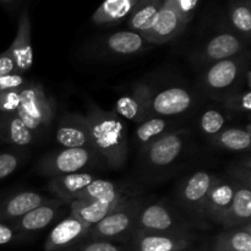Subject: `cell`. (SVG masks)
Listing matches in <instances>:
<instances>
[{"instance_id": "6da1fadb", "label": "cell", "mask_w": 251, "mask_h": 251, "mask_svg": "<svg viewBox=\"0 0 251 251\" xmlns=\"http://www.w3.org/2000/svg\"><path fill=\"white\" fill-rule=\"evenodd\" d=\"M85 118L93 151L108 167L120 168L129 152L125 123L114 110L105 112L97 104L90 105Z\"/></svg>"}, {"instance_id": "7a4b0ae2", "label": "cell", "mask_w": 251, "mask_h": 251, "mask_svg": "<svg viewBox=\"0 0 251 251\" xmlns=\"http://www.w3.org/2000/svg\"><path fill=\"white\" fill-rule=\"evenodd\" d=\"M207 228V222L184 216L166 201L145 203L136 225V230L153 233H198Z\"/></svg>"}, {"instance_id": "3957f363", "label": "cell", "mask_w": 251, "mask_h": 251, "mask_svg": "<svg viewBox=\"0 0 251 251\" xmlns=\"http://www.w3.org/2000/svg\"><path fill=\"white\" fill-rule=\"evenodd\" d=\"M145 205L144 196L137 195L113 211L88 229L86 240H107L126 244L136 230L137 218Z\"/></svg>"}, {"instance_id": "277c9868", "label": "cell", "mask_w": 251, "mask_h": 251, "mask_svg": "<svg viewBox=\"0 0 251 251\" xmlns=\"http://www.w3.org/2000/svg\"><path fill=\"white\" fill-rule=\"evenodd\" d=\"M249 53L206 65L200 82L203 91L215 100H222L226 96L239 90L244 74L249 69Z\"/></svg>"}, {"instance_id": "5b68a950", "label": "cell", "mask_w": 251, "mask_h": 251, "mask_svg": "<svg viewBox=\"0 0 251 251\" xmlns=\"http://www.w3.org/2000/svg\"><path fill=\"white\" fill-rule=\"evenodd\" d=\"M16 114L34 136L46 131L54 117V100L48 97L41 83L31 81L20 90Z\"/></svg>"}, {"instance_id": "8992f818", "label": "cell", "mask_w": 251, "mask_h": 251, "mask_svg": "<svg viewBox=\"0 0 251 251\" xmlns=\"http://www.w3.org/2000/svg\"><path fill=\"white\" fill-rule=\"evenodd\" d=\"M190 134L185 129H176L141 152V168L147 173H163L181 158L189 145Z\"/></svg>"}, {"instance_id": "52a82bcc", "label": "cell", "mask_w": 251, "mask_h": 251, "mask_svg": "<svg viewBox=\"0 0 251 251\" xmlns=\"http://www.w3.org/2000/svg\"><path fill=\"white\" fill-rule=\"evenodd\" d=\"M100 157L90 149H63L46 154L37 164L39 174L47 176H59L65 174L78 173L97 163Z\"/></svg>"}, {"instance_id": "ba28073f", "label": "cell", "mask_w": 251, "mask_h": 251, "mask_svg": "<svg viewBox=\"0 0 251 251\" xmlns=\"http://www.w3.org/2000/svg\"><path fill=\"white\" fill-rule=\"evenodd\" d=\"M215 179L216 176L213 174L206 171H199L180 181L176 193V200L186 215L195 220L206 222L203 218L206 201Z\"/></svg>"}, {"instance_id": "9c48e42d", "label": "cell", "mask_w": 251, "mask_h": 251, "mask_svg": "<svg viewBox=\"0 0 251 251\" xmlns=\"http://www.w3.org/2000/svg\"><path fill=\"white\" fill-rule=\"evenodd\" d=\"M198 233H153L135 230L129 251H179L196 247Z\"/></svg>"}, {"instance_id": "30bf717a", "label": "cell", "mask_w": 251, "mask_h": 251, "mask_svg": "<svg viewBox=\"0 0 251 251\" xmlns=\"http://www.w3.org/2000/svg\"><path fill=\"white\" fill-rule=\"evenodd\" d=\"M245 53V41L233 31H223L211 37L194 54L193 60L199 65H210L217 61L234 58Z\"/></svg>"}, {"instance_id": "8fae6325", "label": "cell", "mask_w": 251, "mask_h": 251, "mask_svg": "<svg viewBox=\"0 0 251 251\" xmlns=\"http://www.w3.org/2000/svg\"><path fill=\"white\" fill-rule=\"evenodd\" d=\"M66 206H69L68 203L59 199H48L41 206L29 211L22 217L9 222V225L21 235L22 239H26L27 237L46 229L51 223L59 220L65 213Z\"/></svg>"}, {"instance_id": "7c38bea8", "label": "cell", "mask_w": 251, "mask_h": 251, "mask_svg": "<svg viewBox=\"0 0 251 251\" xmlns=\"http://www.w3.org/2000/svg\"><path fill=\"white\" fill-rule=\"evenodd\" d=\"M195 96L185 87L173 86L162 90L153 95L152 92L150 103V117H161L171 119L179 117L193 108Z\"/></svg>"}, {"instance_id": "4fadbf2b", "label": "cell", "mask_w": 251, "mask_h": 251, "mask_svg": "<svg viewBox=\"0 0 251 251\" xmlns=\"http://www.w3.org/2000/svg\"><path fill=\"white\" fill-rule=\"evenodd\" d=\"M90 228L75 216L70 215L61 220L49 233L44 244L46 251H69L85 242Z\"/></svg>"}, {"instance_id": "5bb4252c", "label": "cell", "mask_w": 251, "mask_h": 251, "mask_svg": "<svg viewBox=\"0 0 251 251\" xmlns=\"http://www.w3.org/2000/svg\"><path fill=\"white\" fill-rule=\"evenodd\" d=\"M140 195L139 191L125 194L113 199H104V200L96 201H74L70 205V213L76 218L85 223L88 228L97 225L98 222L107 217L108 215L124 205L126 201L135 196Z\"/></svg>"}, {"instance_id": "9a60e30c", "label": "cell", "mask_w": 251, "mask_h": 251, "mask_svg": "<svg viewBox=\"0 0 251 251\" xmlns=\"http://www.w3.org/2000/svg\"><path fill=\"white\" fill-rule=\"evenodd\" d=\"M141 34L132 31H119L102 37L98 42V51L105 55L124 58L136 55L152 48Z\"/></svg>"}, {"instance_id": "2e32d148", "label": "cell", "mask_w": 251, "mask_h": 251, "mask_svg": "<svg viewBox=\"0 0 251 251\" xmlns=\"http://www.w3.org/2000/svg\"><path fill=\"white\" fill-rule=\"evenodd\" d=\"M152 88L146 83H137L131 92L119 97L114 105V112L122 118L135 123H142L150 118Z\"/></svg>"}, {"instance_id": "e0dca14e", "label": "cell", "mask_w": 251, "mask_h": 251, "mask_svg": "<svg viewBox=\"0 0 251 251\" xmlns=\"http://www.w3.org/2000/svg\"><path fill=\"white\" fill-rule=\"evenodd\" d=\"M237 183L238 181L232 176H225V178L216 176L215 183L211 186L206 201L205 213H203L205 221L210 220L220 225L234 198Z\"/></svg>"}, {"instance_id": "ac0fdd59", "label": "cell", "mask_w": 251, "mask_h": 251, "mask_svg": "<svg viewBox=\"0 0 251 251\" xmlns=\"http://www.w3.org/2000/svg\"><path fill=\"white\" fill-rule=\"evenodd\" d=\"M55 139L64 149L83 147L92 150L86 118L77 113L66 114L61 118L56 129Z\"/></svg>"}, {"instance_id": "d6986e66", "label": "cell", "mask_w": 251, "mask_h": 251, "mask_svg": "<svg viewBox=\"0 0 251 251\" xmlns=\"http://www.w3.org/2000/svg\"><path fill=\"white\" fill-rule=\"evenodd\" d=\"M31 19L28 10L25 9L19 17L17 32L14 42L6 49L12 56L19 74H25L31 70L33 65V48L31 42Z\"/></svg>"}, {"instance_id": "ffe728a7", "label": "cell", "mask_w": 251, "mask_h": 251, "mask_svg": "<svg viewBox=\"0 0 251 251\" xmlns=\"http://www.w3.org/2000/svg\"><path fill=\"white\" fill-rule=\"evenodd\" d=\"M48 200L34 191H19L0 199V223L12 222Z\"/></svg>"}, {"instance_id": "44dd1931", "label": "cell", "mask_w": 251, "mask_h": 251, "mask_svg": "<svg viewBox=\"0 0 251 251\" xmlns=\"http://www.w3.org/2000/svg\"><path fill=\"white\" fill-rule=\"evenodd\" d=\"M226 229L245 228L251 226V191L250 185L238 181L234 198L225 217L220 223Z\"/></svg>"}, {"instance_id": "7402d4cb", "label": "cell", "mask_w": 251, "mask_h": 251, "mask_svg": "<svg viewBox=\"0 0 251 251\" xmlns=\"http://www.w3.org/2000/svg\"><path fill=\"white\" fill-rule=\"evenodd\" d=\"M96 178L91 173H71L65 176H54L49 181L48 189L56 196V199L64 201L65 203L70 205L73 201H75L76 196L87 188Z\"/></svg>"}, {"instance_id": "603a6c76", "label": "cell", "mask_w": 251, "mask_h": 251, "mask_svg": "<svg viewBox=\"0 0 251 251\" xmlns=\"http://www.w3.org/2000/svg\"><path fill=\"white\" fill-rule=\"evenodd\" d=\"M185 28L186 27L181 24L176 12L163 2L153 28L145 39L153 46L168 43L183 33Z\"/></svg>"}, {"instance_id": "cb8c5ba5", "label": "cell", "mask_w": 251, "mask_h": 251, "mask_svg": "<svg viewBox=\"0 0 251 251\" xmlns=\"http://www.w3.org/2000/svg\"><path fill=\"white\" fill-rule=\"evenodd\" d=\"M173 120L161 117H150L142 123L135 131V142L139 147L140 153L146 151L150 146L161 140L169 132L174 131Z\"/></svg>"}, {"instance_id": "d4e9b609", "label": "cell", "mask_w": 251, "mask_h": 251, "mask_svg": "<svg viewBox=\"0 0 251 251\" xmlns=\"http://www.w3.org/2000/svg\"><path fill=\"white\" fill-rule=\"evenodd\" d=\"M140 0H107L92 15V22L98 26H114L130 16Z\"/></svg>"}, {"instance_id": "484cf974", "label": "cell", "mask_w": 251, "mask_h": 251, "mask_svg": "<svg viewBox=\"0 0 251 251\" xmlns=\"http://www.w3.org/2000/svg\"><path fill=\"white\" fill-rule=\"evenodd\" d=\"M162 5V0H140L134 11L127 17V24L131 31L146 38L153 28Z\"/></svg>"}, {"instance_id": "4316f807", "label": "cell", "mask_w": 251, "mask_h": 251, "mask_svg": "<svg viewBox=\"0 0 251 251\" xmlns=\"http://www.w3.org/2000/svg\"><path fill=\"white\" fill-rule=\"evenodd\" d=\"M134 191H136L134 186L127 183L97 178L76 196L75 201L104 200V199L118 198V196L125 195V194L134 193Z\"/></svg>"}, {"instance_id": "83f0119b", "label": "cell", "mask_w": 251, "mask_h": 251, "mask_svg": "<svg viewBox=\"0 0 251 251\" xmlns=\"http://www.w3.org/2000/svg\"><path fill=\"white\" fill-rule=\"evenodd\" d=\"M0 134L5 141L19 147L28 146L36 137L16 113L0 115Z\"/></svg>"}, {"instance_id": "f1b7e54d", "label": "cell", "mask_w": 251, "mask_h": 251, "mask_svg": "<svg viewBox=\"0 0 251 251\" xmlns=\"http://www.w3.org/2000/svg\"><path fill=\"white\" fill-rule=\"evenodd\" d=\"M213 144L226 151H248L251 144V132L242 127H225L213 137Z\"/></svg>"}, {"instance_id": "f546056e", "label": "cell", "mask_w": 251, "mask_h": 251, "mask_svg": "<svg viewBox=\"0 0 251 251\" xmlns=\"http://www.w3.org/2000/svg\"><path fill=\"white\" fill-rule=\"evenodd\" d=\"M228 19L235 33L244 41H249L251 36V2L234 1L228 6Z\"/></svg>"}, {"instance_id": "4dcf8cb0", "label": "cell", "mask_w": 251, "mask_h": 251, "mask_svg": "<svg viewBox=\"0 0 251 251\" xmlns=\"http://www.w3.org/2000/svg\"><path fill=\"white\" fill-rule=\"evenodd\" d=\"M215 243L225 251H251V226L225 230Z\"/></svg>"}, {"instance_id": "1f68e13d", "label": "cell", "mask_w": 251, "mask_h": 251, "mask_svg": "<svg viewBox=\"0 0 251 251\" xmlns=\"http://www.w3.org/2000/svg\"><path fill=\"white\" fill-rule=\"evenodd\" d=\"M227 120L228 118L226 113H223L222 110L215 109V108H210L201 114L199 125H200L201 131L206 136H210L213 139L216 135L220 134L225 129Z\"/></svg>"}, {"instance_id": "d6a6232c", "label": "cell", "mask_w": 251, "mask_h": 251, "mask_svg": "<svg viewBox=\"0 0 251 251\" xmlns=\"http://www.w3.org/2000/svg\"><path fill=\"white\" fill-rule=\"evenodd\" d=\"M222 103L223 107L228 112L234 113V114H243V113L249 114L251 110L250 90L249 88H245V90L239 88V90L226 96L222 100Z\"/></svg>"}, {"instance_id": "836d02e7", "label": "cell", "mask_w": 251, "mask_h": 251, "mask_svg": "<svg viewBox=\"0 0 251 251\" xmlns=\"http://www.w3.org/2000/svg\"><path fill=\"white\" fill-rule=\"evenodd\" d=\"M163 2L176 12V16L185 27L193 20L196 10L200 6L199 0H164Z\"/></svg>"}, {"instance_id": "e575fe53", "label": "cell", "mask_w": 251, "mask_h": 251, "mask_svg": "<svg viewBox=\"0 0 251 251\" xmlns=\"http://www.w3.org/2000/svg\"><path fill=\"white\" fill-rule=\"evenodd\" d=\"M69 251H129V247L122 243L107 240H85Z\"/></svg>"}, {"instance_id": "d590c367", "label": "cell", "mask_w": 251, "mask_h": 251, "mask_svg": "<svg viewBox=\"0 0 251 251\" xmlns=\"http://www.w3.org/2000/svg\"><path fill=\"white\" fill-rule=\"evenodd\" d=\"M24 154L14 153V152H4L0 153V180L11 176L20 167Z\"/></svg>"}, {"instance_id": "8d00e7d4", "label": "cell", "mask_w": 251, "mask_h": 251, "mask_svg": "<svg viewBox=\"0 0 251 251\" xmlns=\"http://www.w3.org/2000/svg\"><path fill=\"white\" fill-rule=\"evenodd\" d=\"M20 107V91L0 93V114H14Z\"/></svg>"}, {"instance_id": "74e56055", "label": "cell", "mask_w": 251, "mask_h": 251, "mask_svg": "<svg viewBox=\"0 0 251 251\" xmlns=\"http://www.w3.org/2000/svg\"><path fill=\"white\" fill-rule=\"evenodd\" d=\"M28 82L21 74H10L0 77V93L7 91H20Z\"/></svg>"}, {"instance_id": "f35d334b", "label": "cell", "mask_w": 251, "mask_h": 251, "mask_svg": "<svg viewBox=\"0 0 251 251\" xmlns=\"http://www.w3.org/2000/svg\"><path fill=\"white\" fill-rule=\"evenodd\" d=\"M21 239V235L11 226L6 225V223H0V247Z\"/></svg>"}, {"instance_id": "ab89813d", "label": "cell", "mask_w": 251, "mask_h": 251, "mask_svg": "<svg viewBox=\"0 0 251 251\" xmlns=\"http://www.w3.org/2000/svg\"><path fill=\"white\" fill-rule=\"evenodd\" d=\"M16 71V65H15V61L12 59V56L10 55L9 51H4V53L0 54V77L1 76L10 75V74H15ZM19 74V73H17Z\"/></svg>"}, {"instance_id": "60d3db41", "label": "cell", "mask_w": 251, "mask_h": 251, "mask_svg": "<svg viewBox=\"0 0 251 251\" xmlns=\"http://www.w3.org/2000/svg\"><path fill=\"white\" fill-rule=\"evenodd\" d=\"M179 251H205L202 248H198V247H194L190 248V249H185V250H179Z\"/></svg>"}, {"instance_id": "b9f144b4", "label": "cell", "mask_w": 251, "mask_h": 251, "mask_svg": "<svg viewBox=\"0 0 251 251\" xmlns=\"http://www.w3.org/2000/svg\"><path fill=\"white\" fill-rule=\"evenodd\" d=\"M0 140H1V134H0Z\"/></svg>"}]
</instances>
